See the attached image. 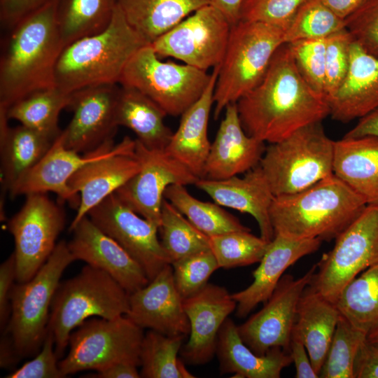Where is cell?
Masks as SVG:
<instances>
[{"label": "cell", "mask_w": 378, "mask_h": 378, "mask_svg": "<svg viewBox=\"0 0 378 378\" xmlns=\"http://www.w3.org/2000/svg\"><path fill=\"white\" fill-rule=\"evenodd\" d=\"M135 146L136 140L125 136L115 152L85 164L71 176L68 186L74 195L80 196V202L70 232L92 208L138 173L141 164Z\"/></svg>", "instance_id": "ac0fdd59"}, {"label": "cell", "mask_w": 378, "mask_h": 378, "mask_svg": "<svg viewBox=\"0 0 378 378\" xmlns=\"http://www.w3.org/2000/svg\"><path fill=\"white\" fill-rule=\"evenodd\" d=\"M185 336H169L149 330L140 351V374L144 378H195L178 358Z\"/></svg>", "instance_id": "74e56055"}, {"label": "cell", "mask_w": 378, "mask_h": 378, "mask_svg": "<svg viewBox=\"0 0 378 378\" xmlns=\"http://www.w3.org/2000/svg\"><path fill=\"white\" fill-rule=\"evenodd\" d=\"M118 147L111 140L97 150L80 153L65 147L62 131L38 162L19 181L10 193L14 198L31 193L52 192L61 200L78 209L80 197L70 190L68 182L85 164L102 159L115 152Z\"/></svg>", "instance_id": "d6986e66"}, {"label": "cell", "mask_w": 378, "mask_h": 378, "mask_svg": "<svg viewBox=\"0 0 378 378\" xmlns=\"http://www.w3.org/2000/svg\"><path fill=\"white\" fill-rule=\"evenodd\" d=\"M159 230L161 244L171 264L190 255L209 250V237L194 226L168 200L162 204Z\"/></svg>", "instance_id": "f35d334b"}, {"label": "cell", "mask_w": 378, "mask_h": 378, "mask_svg": "<svg viewBox=\"0 0 378 378\" xmlns=\"http://www.w3.org/2000/svg\"><path fill=\"white\" fill-rule=\"evenodd\" d=\"M328 102L330 115L342 122L360 119L378 108V57L353 39L346 77Z\"/></svg>", "instance_id": "484cf974"}, {"label": "cell", "mask_w": 378, "mask_h": 378, "mask_svg": "<svg viewBox=\"0 0 378 378\" xmlns=\"http://www.w3.org/2000/svg\"><path fill=\"white\" fill-rule=\"evenodd\" d=\"M118 5V0H59L56 16L64 48L104 30Z\"/></svg>", "instance_id": "836d02e7"}, {"label": "cell", "mask_w": 378, "mask_h": 378, "mask_svg": "<svg viewBox=\"0 0 378 378\" xmlns=\"http://www.w3.org/2000/svg\"><path fill=\"white\" fill-rule=\"evenodd\" d=\"M126 316L141 328L169 335L186 336L190 324L183 298L174 283L173 268L166 265L144 287L130 294Z\"/></svg>", "instance_id": "7402d4cb"}, {"label": "cell", "mask_w": 378, "mask_h": 378, "mask_svg": "<svg viewBox=\"0 0 378 378\" xmlns=\"http://www.w3.org/2000/svg\"><path fill=\"white\" fill-rule=\"evenodd\" d=\"M232 25L209 4L197 10L150 45L160 58L173 57L201 70L220 65Z\"/></svg>", "instance_id": "4fadbf2b"}, {"label": "cell", "mask_w": 378, "mask_h": 378, "mask_svg": "<svg viewBox=\"0 0 378 378\" xmlns=\"http://www.w3.org/2000/svg\"><path fill=\"white\" fill-rule=\"evenodd\" d=\"M289 353L295 368L297 378H317L308 351L297 332L293 329Z\"/></svg>", "instance_id": "816d5d0a"}, {"label": "cell", "mask_w": 378, "mask_h": 378, "mask_svg": "<svg viewBox=\"0 0 378 378\" xmlns=\"http://www.w3.org/2000/svg\"><path fill=\"white\" fill-rule=\"evenodd\" d=\"M335 304L340 314L365 335L377 328L378 263L351 281Z\"/></svg>", "instance_id": "d590c367"}, {"label": "cell", "mask_w": 378, "mask_h": 378, "mask_svg": "<svg viewBox=\"0 0 378 378\" xmlns=\"http://www.w3.org/2000/svg\"><path fill=\"white\" fill-rule=\"evenodd\" d=\"M16 260L14 253L0 265V330L3 332L10 319L11 305L10 295L17 281Z\"/></svg>", "instance_id": "f907efd6"}, {"label": "cell", "mask_w": 378, "mask_h": 378, "mask_svg": "<svg viewBox=\"0 0 378 378\" xmlns=\"http://www.w3.org/2000/svg\"><path fill=\"white\" fill-rule=\"evenodd\" d=\"M340 313L336 306L309 284L298 303L293 330L304 344L318 374L325 361Z\"/></svg>", "instance_id": "4dcf8cb0"}, {"label": "cell", "mask_w": 378, "mask_h": 378, "mask_svg": "<svg viewBox=\"0 0 378 378\" xmlns=\"http://www.w3.org/2000/svg\"><path fill=\"white\" fill-rule=\"evenodd\" d=\"M144 334L126 315L107 319L92 317L70 334L68 354L58 362L65 377L84 370L97 371L120 362L140 366Z\"/></svg>", "instance_id": "30bf717a"}, {"label": "cell", "mask_w": 378, "mask_h": 378, "mask_svg": "<svg viewBox=\"0 0 378 378\" xmlns=\"http://www.w3.org/2000/svg\"><path fill=\"white\" fill-rule=\"evenodd\" d=\"M367 340L370 343L378 346V327L367 335Z\"/></svg>", "instance_id": "91938a15"}, {"label": "cell", "mask_w": 378, "mask_h": 378, "mask_svg": "<svg viewBox=\"0 0 378 378\" xmlns=\"http://www.w3.org/2000/svg\"><path fill=\"white\" fill-rule=\"evenodd\" d=\"M344 20L352 39L367 52L378 57V0H367Z\"/></svg>", "instance_id": "7dc6e473"}, {"label": "cell", "mask_w": 378, "mask_h": 378, "mask_svg": "<svg viewBox=\"0 0 378 378\" xmlns=\"http://www.w3.org/2000/svg\"><path fill=\"white\" fill-rule=\"evenodd\" d=\"M333 174L367 205L378 204V137H343L335 141Z\"/></svg>", "instance_id": "f546056e"}, {"label": "cell", "mask_w": 378, "mask_h": 378, "mask_svg": "<svg viewBox=\"0 0 378 378\" xmlns=\"http://www.w3.org/2000/svg\"><path fill=\"white\" fill-rule=\"evenodd\" d=\"M209 243L219 267L230 269L259 262L270 242L251 230H239L209 237Z\"/></svg>", "instance_id": "b9f144b4"}, {"label": "cell", "mask_w": 378, "mask_h": 378, "mask_svg": "<svg viewBox=\"0 0 378 378\" xmlns=\"http://www.w3.org/2000/svg\"><path fill=\"white\" fill-rule=\"evenodd\" d=\"M326 40L308 39L288 43L302 77L313 89L323 94L325 86Z\"/></svg>", "instance_id": "ee69618b"}, {"label": "cell", "mask_w": 378, "mask_h": 378, "mask_svg": "<svg viewBox=\"0 0 378 378\" xmlns=\"http://www.w3.org/2000/svg\"><path fill=\"white\" fill-rule=\"evenodd\" d=\"M135 140L141 167L115 193L136 213L160 227L166 189L174 184L195 185L200 178L164 149H149Z\"/></svg>", "instance_id": "2e32d148"}, {"label": "cell", "mask_w": 378, "mask_h": 378, "mask_svg": "<svg viewBox=\"0 0 378 378\" xmlns=\"http://www.w3.org/2000/svg\"><path fill=\"white\" fill-rule=\"evenodd\" d=\"M210 4L220 10L231 25L239 21V14L244 0H209Z\"/></svg>", "instance_id": "6f0895ef"}, {"label": "cell", "mask_w": 378, "mask_h": 378, "mask_svg": "<svg viewBox=\"0 0 378 378\" xmlns=\"http://www.w3.org/2000/svg\"><path fill=\"white\" fill-rule=\"evenodd\" d=\"M367 0H322L323 3L335 15L345 20Z\"/></svg>", "instance_id": "9f6ffc18"}, {"label": "cell", "mask_w": 378, "mask_h": 378, "mask_svg": "<svg viewBox=\"0 0 378 378\" xmlns=\"http://www.w3.org/2000/svg\"><path fill=\"white\" fill-rule=\"evenodd\" d=\"M59 0H0L1 25L12 29L20 21Z\"/></svg>", "instance_id": "681fc988"}, {"label": "cell", "mask_w": 378, "mask_h": 378, "mask_svg": "<svg viewBox=\"0 0 378 378\" xmlns=\"http://www.w3.org/2000/svg\"><path fill=\"white\" fill-rule=\"evenodd\" d=\"M219 67L214 68L201 97L181 115L178 127L164 149L200 178L203 177L211 144L208 138V122Z\"/></svg>", "instance_id": "4316f807"}, {"label": "cell", "mask_w": 378, "mask_h": 378, "mask_svg": "<svg viewBox=\"0 0 378 378\" xmlns=\"http://www.w3.org/2000/svg\"><path fill=\"white\" fill-rule=\"evenodd\" d=\"M57 2L10 29L0 59V108L6 111L33 92L55 87V67L64 49L57 22Z\"/></svg>", "instance_id": "7a4b0ae2"}, {"label": "cell", "mask_w": 378, "mask_h": 378, "mask_svg": "<svg viewBox=\"0 0 378 378\" xmlns=\"http://www.w3.org/2000/svg\"><path fill=\"white\" fill-rule=\"evenodd\" d=\"M175 286L183 299L200 292L219 265L211 249L178 260L172 264Z\"/></svg>", "instance_id": "7bdbcfd3"}, {"label": "cell", "mask_w": 378, "mask_h": 378, "mask_svg": "<svg viewBox=\"0 0 378 378\" xmlns=\"http://www.w3.org/2000/svg\"><path fill=\"white\" fill-rule=\"evenodd\" d=\"M237 106L245 132L268 144L330 115L327 97L302 77L288 43L277 50L262 80Z\"/></svg>", "instance_id": "6da1fadb"}, {"label": "cell", "mask_w": 378, "mask_h": 378, "mask_svg": "<svg viewBox=\"0 0 378 378\" xmlns=\"http://www.w3.org/2000/svg\"><path fill=\"white\" fill-rule=\"evenodd\" d=\"M20 359L17 356L8 337L1 335L0 342V366L10 368L16 365Z\"/></svg>", "instance_id": "680465c9"}, {"label": "cell", "mask_w": 378, "mask_h": 378, "mask_svg": "<svg viewBox=\"0 0 378 378\" xmlns=\"http://www.w3.org/2000/svg\"><path fill=\"white\" fill-rule=\"evenodd\" d=\"M67 242L75 260H82L112 276L128 293L149 283L143 268L113 239L86 216L71 230Z\"/></svg>", "instance_id": "44dd1931"}, {"label": "cell", "mask_w": 378, "mask_h": 378, "mask_svg": "<svg viewBox=\"0 0 378 378\" xmlns=\"http://www.w3.org/2000/svg\"><path fill=\"white\" fill-rule=\"evenodd\" d=\"M6 111L0 110L1 183L9 194L44 156L55 139L20 125L9 127Z\"/></svg>", "instance_id": "f1b7e54d"}, {"label": "cell", "mask_w": 378, "mask_h": 378, "mask_svg": "<svg viewBox=\"0 0 378 378\" xmlns=\"http://www.w3.org/2000/svg\"><path fill=\"white\" fill-rule=\"evenodd\" d=\"M74 260L67 242L62 240L31 279L14 284L10 295V319L1 333L8 337L20 360L40 351L61 276Z\"/></svg>", "instance_id": "ba28073f"}, {"label": "cell", "mask_w": 378, "mask_h": 378, "mask_svg": "<svg viewBox=\"0 0 378 378\" xmlns=\"http://www.w3.org/2000/svg\"><path fill=\"white\" fill-rule=\"evenodd\" d=\"M377 263L378 204H370L335 239L333 248L322 255L309 284L336 303L351 281Z\"/></svg>", "instance_id": "8fae6325"}, {"label": "cell", "mask_w": 378, "mask_h": 378, "mask_svg": "<svg viewBox=\"0 0 378 378\" xmlns=\"http://www.w3.org/2000/svg\"><path fill=\"white\" fill-rule=\"evenodd\" d=\"M146 45L118 5L104 30L64 48L55 67V87L71 93L92 85L118 84L130 58Z\"/></svg>", "instance_id": "277c9868"}, {"label": "cell", "mask_w": 378, "mask_h": 378, "mask_svg": "<svg viewBox=\"0 0 378 378\" xmlns=\"http://www.w3.org/2000/svg\"><path fill=\"white\" fill-rule=\"evenodd\" d=\"M183 307L190 337L180 354L189 365L206 364L216 355L219 330L236 309L237 302L225 287L207 284L195 295L183 299Z\"/></svg>", "instance_id": "ffe728a7"}, {"label": "cell", "mask_w": 378, "mask_h": 378, "mask_svg": "<svg viewBox=\"0 0 378 378\" xmlns=\"http://www.w3.org/2000/svg\"><path fill=\"white\" fill-rule=\"evenodd\" d=\"M211 74L188 64L162 62L150 44L130 58L119 84L134 88L166 113L181 115L203 94Z\"/></svg>", "instance_id": "9c48e42d"}, {"label": "cell", "mask_w": 378, "mask_h": 378, "mask_svg": "<svg viewBox=\"0 0 378 378\" xmlns=\"http://www.w3.org/2000/svg\"><path fill=\"white\" fill-rule=\"evenodd\" d=\"M120 90L118 84H104L71 93L68 108L73 117L62 131L66 148L87 153L113 140L118 127L115 112Z\"/></svg>", "instance_id": "e0dca14e"}, {"label": "cell", "mask_w": 378, "mask_h": 378, "mask_svg": "<svg viewBox=\"0 0 378 378\" xmlns=\"http://www.w3.org/2000/svg\"><path fill=\"white\" fill-rule=\"evenodd\" d=\"M322 241L299 239L275 234L253 272V281L245 289L232 294L237 302V316L244 317L272 295L284 272L298 260L316 252Z\"/></svg>", "instance_id": "d4e9b609"}, {"label": "cell", "mask_w": 378, "mask_h": 378, "mask_svg": "<svg viewBox=\"0 0 378 378\" xmlns=\"http://www.w3.org/2000/svg\"><path fill=\"white\" fill-rule=\"evenodd\" d=\"M335 141L321 122L266 146L259 165L274 196L302 191L333 174Z\"/></svg>", "instance_id": "52a82bcc"}, {"label": "cell", "mask_w": 378, "mask_h": 378, "mask_svg": "<svg viewBox=\"0 0 378 378\" xmlns=\"http://www.w3.org/2000/svg\"><path fill=\"white\" fill-rule=\"evenodd\" d=\"M164 197L208 237L232 231L251 230L218 204L203 202L191 195L186 186H169Z\"/></svg>", "instance_id": "8d00e7d4"}, {"label": "cell", "mask_w": 378, "mask_h": 378, "mask_svg": "<svg viewBox=\"0 0 378 378\" xmlns=\"http://www.w3.org/2000/svg\"><path fill=\"white\" fill-rule=\"evenodd\" d=\"M354 378H378V346L367 340L356 359Z\"/></svg>", "instance_id": "f5cc1de1"}, {"label": "cell", "mask_w": 378, "mask_h": 378, "mask_svg": "<svg viewBox=\"0 0 378 378\" xmlns=\"http://www.w3.org/2000/svg\"><path fill=\"white\" fill-rule=\"evenodd\" d=\"M209 4V0H118L130 25L148 44Z\"/></svg>", "instance_id": "d6a6232c"}, {"label": "cell", "mask_w": 378, "mask_h": 378, "mask_svg": "<svg viewBox=\"0 0 378 378\" xmlns=\"http://www.w3.org/2000/svg\"><path fill=\"white\" fill-rule=\"evenodd\" d=\"M284 31L256 21L232 25L214 93L215 119L262 80L275 52L285 44Z\"/></svg>", "instance_id": "8992f818"}, {"label": "cell", "mask_w": 378, "mask_h": 378, "mask_svg": "<svg viewBox=\"0 0 378 378\" xmlns=\"http://www.w3.org/2000/svg\"><path fill=\"white\" fill-rule=\"evenodd\" d=\"M195 186L218 205L251 215L258 225L260 237L268 242L272 240L274 232L270 211L274 195L259 164L242 177L202 178Z\"/></svg>", "instance_id": "cb8c5ba5"}, {"label": "cell", "mask_w": 378, "mask_h": 378, "mask_svg": "<svg viewBox=\"0 0 378 378\" xmlns=\"http://www.w3.org/2000/svg\"><path fill=\"white\" fill-rule=\"evenodd\" d=\"M128 293L106 272L86 265L75 276L60 283L52 300L48 330L59 360L64 356L72 331L87 319H113L126 315Z\"/></svg>", "instance_id": "5b68a950"}, {"label": "cell", "mask_w": 378, "mask_h": 378, "mask_svg": "<svg viewBox=\"0 0 378 378\" xmlns=\"http://www.w3.org/2000/svg\"><path fill=\"white\" fill-rule=\"evenodd\" d=\"M363 136L378 137V108L358 119L357 124L344 137L353 138Z\"/></svg>", "instance_id": "11a10c76"}, {"label": "cell", "mask_w": 378, "mask_h": 378, "mask_svg": "<svg viewBox=\"0 0 378 378\" xmlns=\"http://www.w3.org/2000/svg\"><path fill=\"white\" fill-rule=\"evenodd\" d=\"M116 241L143 268L151 281L171 260L158 237L159 227L111 194L87 215Z\"/></svg>", "instance_id": "5bb4252c"}, {"label": "cell", "mask_w": 378, "mask_h": 378, "mask_svg": "<svg viewBox=\"0 0 378 378\" xmlns=\"http://www.w3.org/2000/svg\"><path fill=\"white\" fill-rule=\"evenodd\" d=\"M65 225L62 209L46 193L26 195V200L7 223L15 242L17 281L31 279L54 251Z\"/></svg>", "instance_id": "7c38bea8"}, {"label": "cell", "mask_w": 378, "mask_h": 378, "mask_svg": "<svg viewBox=\"0 0 378 378\" xmlns=\"http://www.w3.org/2000/svg\"><path fill=\"white\" fill-rule=\"evenodd\" d=\"M307 0H244L239 20L256 21L286 29Z\"/></svg>", "instance_id": "bcb514c9"}, {"label": "cell", "mask_w": 378, "mask_h": 378, "mask_svg": "<svg viewBox=\"0 0 378 378\" xmlns=\"http://www.w3.org/2000/svg\"><path fill=\"white\" fill-rule=\"evenodd\" d=\"M216 355L220 374L232 373L239 378H279L283 369L292 363L290 353L281 348L271 349L265 355L253 352L229 318L219 330Z\"/></svg>", "instance_id": "83f0119b"}, {"label": "cell", "mask_w": 378, "mask_h": 378, "mask_svg": "<svg viewBox=\"0 0 378 378\" xmlns=\"http://www.w3.org/2000/svg\"><path fill=\"white\" fill-rule=\"evenodd\" d=\"M314 265L302 276L284 275L264 307L237 326L243 342L255 354L265 355L271 349L289 352L300 298L316 271Z\"/></svg>", "instance_id": "9a60e30c"}, {"label": "cell", "mask_w": 378, "mask_h": 378, "mask_svg": "<svg viewBox=\"0 0 378 378\" xmlns=\"http://www.w3.org/2000/svg\"><path fill=\"white\" fill-rule=\"evenodd\" d=\"M55 349V340L48 330L40 351L21 367L5 376V378H63Z\"/></svg>", "instance_id": "c3c4849f"}, {"label": "cell", "mask_w": 378, "mask_h": 378, "mask_svg": "<svg viewBox=\"0 0 378 378\" xmlns=\"http://www.w3.org/2000/svg\"><path fill=\"white\" fill-rule=\"evenodd\" d=\"M366 203L334 174L295 193L274 196L270 215L274 235L335 239Z\"/></svg>", "instance_id": "3957f363"}, {"label": "cell", "mask_w": 378, "mask_h": 378, "mask_svg": "<svg viewBox=\"0 0 378 378\" xmlns=\"http://www.w3.org/2000/svg\"><path fill=\"white\" fill-rule=\"evenodd\" d=\"M71 93L57 87L33 92L17 101L7 110L8 118L19 121L21 125L56 139L62 131L58 121L61 111L68 108Z\"/></svg>", "instance_id": "e575fe53"}, {"label": "cell", "mask_w": 378, "mask_h": 378, "mask_svg": "<svg viewBox=\"0 0 378 378\" xmlns=\"http://www.w3.org/2000/svg\"><path fill=\"white\" fill-rule=\"evenodd\" d=\"M167 113L139 90L121 86L115 121L118 126L131 130L136 139L149 149L162 150L169 144L173 132L164 122Z\"/></svg>", "instance_id": "1f68e13d"}, {"label": "cell", "mask_w": 378, "mask_h": 378, "mask_svg": "<svg viewBox=\"0 0 378 378\" xmlns=\"http://www.w3.org/2000/svg\"><path fill=\"white\" fill-rule=\"evenodd\" d=\"M366 340L367 335L340 314L319 377L354 378L356 359Z\"/></svg>", "instance_id": "60d3db41"}, {"label": "cell", "mask_w": 378, "mask_h": 378, "mask_svg": "<svg viewBox=\"0 0 378 378\" xmlns=\"http://www.w3.org/2000/svg\"><path fill=\"white\" fill-rule=\"evenodd\" d=\"M137 365L130 362H120L88 374V377L93 378H139L140 372Z\"/></svg>", "instance_id": "db71d44e"}, {"label": "cell", "mask_w": 378, "mask_h": 378, "mask_svg": "<svg viewBox=\"0 0 378 378\" xmlns=\"http://www.w3.org/2000/svg\"><path fill=\"white\" fill-rule=\"evenodd\" d=\"M345 29V20L335 15L322 0H307L284 31L285 43L327 38Z\"/></svg>", "instance_id": "ab89813d"}, {"label": "cell", "mask_w": 378, "mask_h": 378, "mask_svg": "<svg viewBox=\"0 0 378 378\" xmlns=\"http://www.w3.org/2000/svg\"><path fill=\"white\" fill-rule=\"evenodd\" d=\"M265 148V142L244 130L237 103L230 104L211 144L202 178L221 180L245 174L259 164Z\"/></svg>", "instance_id": "603a6c76"}, {"label": "cell", "mask_w": 378, "mask_h": 378, "mask_svg": "<svg viewBox=\"0 0 378 378\" xmlns=\"http://www.w3.org/2000/svg\"><path fill=\"white\" fill-rule=\"evenodd\" d=\"M351 41L346 28L327 38L324 94L328 101L336 94L346 77Z\"/></svg>", "instance_id": "f6af8a7d"}]
</instances>
